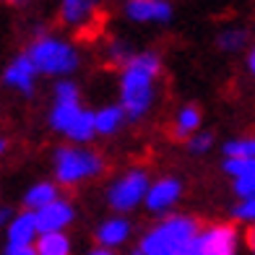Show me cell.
I'll use <instances>...</instances> for the list:
<instances>
[{"label":"cell","instance_id":"1","mask_svg":"<svg viewBox=\"0 0 255 255\" xmlns=\"http://www.w3.org/2000/svg\"><path fill=\"white\" fill-rule=\"evenodd\" d=\"M156 73H159V57L151 52L133 55L123 68L120 97H123V110L130 120H141L151 107Z\"/></svg>","mask_w":255,"mask_h":255},{"label":"cell","instance_id":"2","mask_svg":"<svg viewBox=\"0 0 255 255\" xmlns=\"http://www.w3.org/2000/svg\"><path fill=\"white\" fill-rule=\"evenodd\" d=\"M201 232H203L201 219L169 216L164 222H159L154 229L146 232V237L141 240V250L146 255H177L182 248H188Z\"/></svg>","mask_w":255,"mask_h":255},{"label":"cell","instance_id":"3","mask_svg":"<svg viewBox=\"0 0 255 255\" xmlns=\"http://www.w3.org/2000/svg\"><path fill=\"white\" fill-rule=\"evenodd\" d=\"M104 169V159L99 151L91 148H81V146H60L55 151V177L65 188L97 177Z\"/></svg>","mask_w":255,"mask_h":255},{"label":"cell","instance_id":"4","mask_svg":"<svg viewBox=\"0 0 255 255\" xmlns=\"http://www.w3.org/2000/svg\"><path fill=\"white\" fill-rule=\"evenodd\" d=\"M34 65H37L39 73H47V76H63V73H71L76 71L78 65V55L68 42L57 39V37H47L42 34L29 44V52H26Z\"/></svg>","mask_w":255,"mask_h":255},{"label":"cell","instance_id":"5","mask_svg":"<svg viewBox=\"0 0 255 255\" xmlns=\"http://www.w3.org/2000/svg\"><path fill=\"white\" fill-rule=\"evenodd\" d=\"M148 193V177L143 169H130L110 188L107 201L115 211H130V208Z\"/></svg>","mask_w":255,"mask_h":255},{"label":"cell","instance_id":"6","mask_svg":"<svg viewBox=\"0 0 255 255\" xmlns=\"http://www.w3.org/2000/svg\"><path fill=\"white\" fill-rule=\"evenodd\" d=\"M237 245V227L235 224H211L198 235L201 255H235Z\"/></svg>","mask_w":255,"mask_h":255},{"label":"cell","instance_id":"7","mask_svg":"<svg viewBox=\"0 0 255 255\" xmlns=\"http://www.w3.org/2000/svg\"><path fill=\"white\" fill-rule=\"evenodd\" d=\"M60 24L78 31H91L97 26L99 16V0H63L60 3Z\"/></svg>","mask_w":255,"mask_h":255},{"label":"cell","instance_id":"8","mask_svg":"<svg viewBox=\"0 0 255 255\" xmlns=\"http://www.w3.org/2000/svg\"><path fill=\"white\" fill-rule=\"evenodd\" d=\"M34 216H37L39 232H63L68 224L73 222V206L68 203V201L55 198V201H50L47 206L37 208V211H34Z\"/></svg>","mask_w":255,"mask_h":255},{"label":"cell","instance_id":"9","mask_svg":"<svg viewBox=\"0 0 255 255\" xmlns=\"http://www.w3.org/2000/svg\"><path fill=\"white\" fill-rule=\"evenodd\" d=\"M37 65H34V60L29 55H18L13 63H10L5 68L3 73V81L8 86H13L18 91H24V94H29V91L34 89V78H37Z\"/></svg>","mask_w":255,"mask_h":255},{"label":"cell","instance_id":"10","mask_svg":"<svg viewBox=\"0 0 255 255\" xmlns=\"http://www.w3.org/2000/svg\"><path fill=\"white\" fill-rule=\"evenodd\" d=\"M37 237H39V227L31 208H26L24 214H16L8 222V245H34Z\"/></svg>","mask_w":255,"mask_h":255},{"label":"cell","instance_id":"11","mask_svg":"<svg viewBox=\"0 0 255 255\" xmlns=\"http://www.w3.org/2000/svg\"><path fill=\"white\" fill-rule=\"evenodd\" d=\"M125 13L133 21H169L172 5L167 0H128Z\"/></svg>","mask_w":255,"mask_h":255},{"label":"cell","instance_id":"12","mask_svg":"<svg viewBox=\"0 0 255 255\" xmlns=\"http://www.w3.org/2000/svg\"><path fill=\"white\" fill-rule=\"evenodd\" d=\"M180 182L177 180H172V177H164V180H159L151 190L146 193V206H148V211H167V208L175 203L180 198Z\"/></svg>","mask_w":255,"mask_h":255},{"label":"cell","instance_id":"13","mask_svg":"<svg viewBox=\"0 0 255 255\" xmlns=\"http://www.w3.org/2000/svg\"><path fill=\"white\" fill-rule=\"evenodd\" d=\"M198 125H201V110L195 107V104H188V107L180 110L177 120L172 123L169 138L172 141H188V138L198 130Z\"/></svg>","mask_w":255,"mask_h":255},{"label":"cell","instance_id":"14","mask_svg":"<svg viewBox=\"0 0 255 255\" xmlns=\"http://www.w3.org/2000/svg\"><path fill=\"white\" fill-rule=\"evenodd\" d=\"M81 112V99H55V107H52V115H50V125L55 130L65 133L71 123L78 118Z\"/></svg>","mask_w":255,"mask_h":255},{"label":"cell","instance_id":"15","mask_svg":"<svg viewBox=\"0 0 255 255\" xmlns=\"http://www.w3.org/2000/svg\"><path fill=\"white\" fill-rule=\"evenodd\" d=\"M128 235H130V224L125 219H110V222H104L97 229V242L104 248H115L120 242H125Z\"/></svg>","mask_w":255,"mask_h":255},{"label":"cell","instance_id":"16","mask_svg":"<svg viewBox=\"0 0 255 255\" xmlns=\"http://www.w3.org/2000/svg\"><path fill=\"white\" fill-rule=\"evenodd\" d=\"M97 133V115L94 112H89V110H81L78 112V118L71 123V128L65 130V135L71 138V141L76 143H86L91 141V135Z\"/></svg>","mask_w":255,"mask_h":255},{"label":"cell","instance_id":"17","mask_svg":"<svg viewBox=\"0 0 255 255\" xmlns=\"http://www.w3.org/2000/svg\"><path fill=\"white\" fill-rule=\"evenodd\" d=\"M37 253L39 255H71V240L63 232H39Z\"/></svg>","mask_w":255,"mask_h":255},{"label":"cell","instance_id":"18","mask_svg":"<svg viewBox=\"0 0 255 255\" xmlns=\"http://www.w3.org/2000/svg\"><path fill=\"white\" fill-rule=\"evenodd\" d=\"M55 198H57V185H55V182H37L34 188L26 190V195H24V206L31 208V211H37V208L47 206V203L55 201Z\"/></svg>","mask_w":255,"mask_h":255},{"label":"cell","instance_id":"19","mask_svg":"<svg viewBox=\"0 0 255 255\" xmlns=\"http://www.w3.org/2000/svg\"><path fill=\"white\" fill-rule=\"evenodd\" d=\"M123 118H125L123 107H104V110H99L97 112V133L112 135L123 125Z\"/></svg>","mask_w":255,"mask_h":255},{"label":"cell","instance_id":"20","mask_svg":"<svg viewBox=\"0 0 255 255\" xmlns=\"http://www.w3.org/2000/svg\"><path fill=\"white\" fill-rule=\"evenodd\" d=\"M224 172H229L235 177L255 175V156H229L224 161Z\"/></svg>","mask_w":255,"mask_h":255},{"label":"cell","instance_id":"21","mask_svg":"<svg viewBox=\"0 0 255 255\" xmlns=\"http://www.w3.org/2000/svg\"><path fill=\"white\" fill-rule=\"evenodd\" d=\"M219 47L222 50H229V52H235L240 47H245V42H248V31L245 29H227L219 34Z\"/></svg>","mask_w":255,"mask_h":255},{"label":"cell","instance_id":"22","mask_svg":"<svg viewBox=\"0 0 255 255\" xmlns=\"http://www.w3.org/2000/svg\"><path fill=\"white\" fill-rule=\"evenodd\" d=\"M227 156H255V138H242V141H232L224 146Z\"/></svg>","mask_w":255,"mask_h":255},{"label":"cell","instance_id":"23","mask_svg":"<svg viewBox=\"0 0 255 255\" xmlns=\"http://www.w3.org/2000/svg\"><path fill=\"white\" fill-rule=\"evenodd\" d=\"M211 143H214V135L211 133H195V135L188 138V148H190L193 154H206L208 148H211Z\"/></svg>","mask_w":255,"mask_h":255},{"label":"cell","instance_id":"24","mask_svg":"<svg viewBox=\"0 0 255 255\" xmlns=\"http://www.w3.org/2000/svg\"><path fill=\"white\" fill-rule=\"evenodd\" d=\"M235 193L240 198H255V175H245L235 180Z\"/></svg>","mask_w":255,"mask_h":255},{"label":"cell","instance_id":"25","mask_svg":"<svg viewBox=\"0 0 255 255\" xmlns=\"http://www.w3.org/2000/svg\"><path fill=\"white\" fill-rule=\"evenodd\" d=\"M235 219H248V222H255V198H248L245 203H240L235 208Z\"/></svg>","mask_w":255,"mask_h":255},{"label":"cell","instance_id":"26","mask_svg":"<svg viewBox=\"0 0 255 255\" xmlns=\"http://www.w3.org/2000/svg\"><path fill=\"white\" fill-rule=\"evenodd\" d=\"M5 255H39L37 245H8Z\"/></svg>","mask_w":255,"mask_h":255},{"label":"cell","instance_id":"27","mask_svg":"<svg viewBox=\"0 0 255 255\" xmlns=\"http://www.w3.org/2000/svg\"><path fill=\"white\" fill-rule=\"evenodd\" d=\"M245 242H248V250L255 255V222L245 229Z\"/></svg>","mask_w":255,"mask_h":255},{"label":"cell","instance_id":"28","mask_svg":"<svg viewBox=\"0 0 255 255\" xmlns=\"http://www.w3.org/2000/svg\"><path fill=\"white\" fill-rule=\"evenodd\" d=\"M177 255H201V248H198V237H195V240L190 242L188 248H182Z\"/></svg>","mask_w":255,"mask_h":255},{"label":"cell","instance_id":"29","mask_svg":"<svg viewBox=\"0 0 255 255\" xmlns=\"http://www.w3.org/2000/svg\"><path fill=\"white\" fill-rule=\"evenodd\" d=\"M3 3H5V5H26L29 0H3Z\"/></svg>","mask_w":255,"mask_h":255},{"label":"cell","instance_id":"30","mask_svg":"<svg viewBox=\"0 0 255 255\" xmlns=\"http://www.w3.org/2000/svg\"><path fill=\"white\" fill-rule=\"evenodd\" d=\"M8 151V141H5V138H0V156H3Z\"/></svg>","mask_w":255,"mask_h":255},{"label":"cell","instance_id":"31","mask_svg":"<svg viewBox=\"0 0 255 255\" xmlns=\"http://www.w3.org/2000/svg\"><path fill=\"white\" fill-rule=\"evenodd\" d=\"M250 71H253V73H255V50H253V52H250Z\"/></svg>","mask_w":255,"mask_h":255},{"label":"cell","instance_id":"32","mask_svg":"<svg viewBox=\"0 0 255 255\" xmlns=\"http://www.w3.org/2000/svg\"><path fill=\"white\" fill-rule=\"evenodd\" d=\"M89 255H112L110 250H94V253H89Z\"/></svg>","mask_w":255,"mask_h":255},{"label":"cell","instance_id":"33","mask_svg":"<svg viewBox=\"0 0 255 255\" xmlns=\"http://www.w3.org/2000/svg\"><path fill=\"white\" fill-rule=\"evenodd\" d=\"M130 255H146V253H143L141 248H138V250H135V253H130Z\"/></svg>","mask_w":255,"mask_h":255}]
</instances>
